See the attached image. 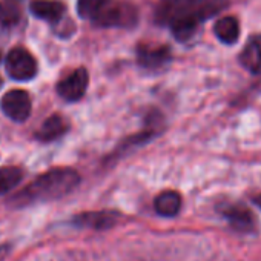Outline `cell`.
Instances as JSON below:
<instances>
[{"instance_id":"cell-1","label":"cell","mask_w":261,"mask_h":261,"mask_svg":"<svg viewBox=\"0 0 261 261\" xmlns=\"http://www.w3.org/2000/svg\"><path fill=\"white\" fill-rule=\"evenodd\" d=\"M80 183V175L69 168H57L51 169L40 177H37L33 183L17 192L8 203L11 207H27L37 203H46L53 200L63 198L71 194Z\"/></svg>"},{"instance_id":"cell-2","label":"cell","mask_w":261,"mask_h":261,"mask_svg":"<svg viewBox=\"0 0 261 261\" xmlns=\"http://www.w3.org/2000/svg\"><path fill=\"white\" fill-rule=\"evenodd\" d=\"M7 71L11 79L27 82L36 77L37 63L25 48H14L7 57Z\"/></svg>"},{"instance_id":"cell-3","label":"cell","mask_w":261,"mask_h":261,"mask_svg":"<svg viewBox=\"0 0 261 261\" xmlns=\"http://www.w3.org/2000/svg\"><path fill=\"white\" fill-rule=\"evenodd\" d=\"M2 109L7 117L13 121H25L31 114V98L28 92L20 89H13L2 98Z\"/></svg>"},{"instance_id":"cell-4","label":"cell","mask_w":261,"mask_h":261,"mask_svg":"<svg viewBox=\"0 0 261 261\" xmlns=\"http://www.w3.org/2000/svg\"><path fill=\"white\" fill-rule=\"evenodd\" d=\"M218 212L227 220V223L240 232H250L255 229L253 214L238 203H223L218 206Z\"/></svg>"},{"instance_id":"cell-5","label":"cell","mask_w":261,"mask_h":261,"mask_svg":"<svg viewBox=\"0 0 261 261\" xmlns=\"http://www.w3.org/2000/svg\"><path fill=\"white\" fill-rule=\"evenodd\" d=\"M88 83H89V77H88L86 69L79 68L74 72H71L66 79L59 82L57 92L62 98L68 101H75L85 95Z\"/></svg>"},{"instance_id":"cell-6","label":"cell","mask_w":261,"mask_h":261,"mask_svg":"<svg viewBox=\"0 0 261 261\" xmlns=\"http://www.w3.org/2000/svg\"><path fill=\"white\" fill-rule=\"evenodd\" d=\"M136 20V11L127 5H111L109 2L94 19V23L100 27L127 25Z\"/></svg>"},{"instance_id":"cell-7","label":"cell","mask_w":261,"mask_h":261,"mask_svg":"<svg viewBox=\"0 0 261 261\" xmlns=\"http://www.w3.org/2000/svg\"><path fill=\"white\" fill-rule=\"evenodd\" d=\"M118 220V214L111 211H97V212H85L74 217L72 224L79 227H89L95 230H106L112 227Z\"/></svg>"},{"instance_id":"cell-8","label":"cell","mask_w":261,"mask_h":261,"mask_svg":"<svg viewBox=\"0 0 261 261\" xmlns=\"http://www.w3.org/2000/svg\"><path fill=\"white\" fill-rule=\"evenodd\" d=\"M30 10L37 19L46 20L49 23H57L62 20L66 8L59 0H34Z\"/></svg>"},{"instance_id":"cell-9","label":"cell","mask_w":261,"mask_h":261,"mask_svg":"<svg viewBox=\"0 0 261 261\" xmlns=\"http://www.w3.org/2000/svg\"><path fill=\"white\" fill-rule=\"evenodd\" d=\"M171 59V51L168 46H152L140 45L137 49V60L146 68H160Z\"/></svg>"},{"instance_id":"cell-10","label":"cell","mask_w":261,"mask_h":261,"mask_svg":"<svg viewBox=\"0 0 261 261\" xmlns=\"http://www.w3.org/2000/svg\"><path fill=\"white\" fill-rule=\"evenodd\" d=\"M66 130H68L66 120L62 115L54 114L43 121L40 129L36 133V139L40 142H53V140L62 137Z\"/></svg>"},{"instance_id":"cell-11","label":"cell","mask_w":261,"mask_h":261,"mask_svg":"<svg viewBox=\"0 0 261 261\" xmlns=\"http://www.w3.org/2000/svg\"><path fill=\"white\" fill-rule=\"evenodd\" d=\"M240 60L252 74H261V36L253 37L243 49Z\"/></svg>"},{"instance_id":"cell-12","label":"cell","mask_w":261,"mask_h":261,"mask_svg":"<svg viewBox=\"0 0 261 261\" xmlns=\"http://www.w3.org/2000/svg\"><path fill=\"white\" fill-rule=\"evenodd\" d=\"M154 207L162 217H175L181 209V195L175 191H165L157 195Z\"/></svg>"},{"instance_id":"cell-13","label":"cell","mask_w":261,"mask_h":261,"mask_svg":"<svg viewBox=\"0 0 261 261\" xmlns=\"http://www.w3.org/2000/svg\"><path fill=\"white\" fill-rule=\"evenodd\" d=\"M198 19H195L194 16L191 14H180L177 17H174L171 20V30H172V34L175 36L177 40L180 42H186L189 40L195 31H197V25H198Z\"/></svg>"},{"instance_id":"cell-14","label":"cell","mask_w":261,"mask_h":261,"mask_svg":"<svg viewBox=\"0 0 261 261\" xmlns=\"http://www.w3.org/2000/svg\"><path fill=\"white\" fill-rule=\"evenodd\" d=\"M214 33L223 43L232 45L238 40V36H240L238 20L235 17H230V16L223 17V19L217 20V23L214 27Z\"/></svg>"},{"instance_id":"cell-15","label":"cell","mask_w":261,"mask_h":261,"mask_svg":"<svg viewBox=\"0 0 261 261\" xmlns=\"http://www.w3.org/2000/svg\"><path fill=\"white\" fill-rule=\"evenodd\" d=\"M20 20V10L11 4V2H4L0 4V39L8 36L13 28L17 27Z\"/></svg>"},{"instance_id":"cell-16","label":"cell","mask_w":261,"mask_h":261,"mask_svg":"<svg viewBox=\"0 0 261 261\" xmlns=\"http://www.w3.org/2000/svg\"><path fill=\"white\" fill-rule=\"evenodd\" d=\"M23 178V171L17 166L0 168V195L13 191Z\"/></svg>"},{"instance_id":"cell-17","label":"cell","mask_w":261,"mask_h":261,"mask_svg":"<svg viewBox=\"0 0 261 261\" xmlns=\"http://www.w3.org/2000/svg\"><path fill=\"white\" fill-rule=\"evenodd\" d=\"M108 2L109 0H79L77 11L80 17L94 20L100 14V11L106 7Z\"/></svg>"},{"instance_id":"cell-18","label":"cell","mask_w":261,"mask_h":261,"mask_svg":"<svg viewBox=\"0 0 261 261\" xmlns=\"http://www.w3.org/2000/svg\"><path fill=\"white\" fill-rule=\"evenodd\" d=\"M11 252V244L5 243V244H0V261H5V258L10 255Z\"/></svg>"},{"instance_id":"cell-19","label":"cell","mask_w":261,"mask_h":261,"mask_svg":"<svg viewBox=\"0 0 261 261\" xmlns=\"http://www.w3.org/2000/svg\"><path fill=\"white\" fill-rule=\"evenodd\" d=\"M255 203H256V204H258V206L261 207V194H259V195H258V197L255 198Z\"/></svg>"},{"instance_id":"cell-20","label":"cell","mask_w":261,"mask_h":261,"mask_svg":"<svg viewBox=\"0 0 261 261\" xmlns=\"http://www.w3.org/2000/svg\"><path fill=\"white\" fill-rule=\"evenodd\" d=\"M0 86H2V79H0Z\"/></svg>"},{"instance_id":"cell-21","label":"cell","mask_w":261,"mask_h":261,"mask_svg":"<svg viewBox=\"0 0 261 261\" xmlns=\"http://www.w3.org/2000/svg\"><path fill=\"white\" fill-rule=\"evenodd\" d=\"M0 59H2V56H0Z\"/></svg>"}]
</instances>
